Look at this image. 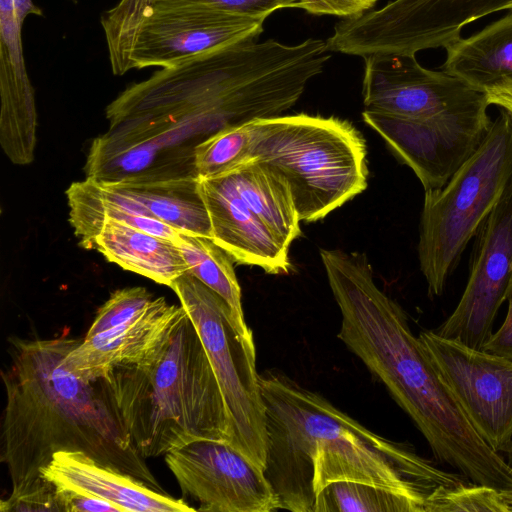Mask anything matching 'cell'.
I'll use <instances>...</instances> for the list:
<instances>
[{"mask_svg":"<svg viewBox=\"0 0 512 512\" xmlns=\"http://www.w3.org/2000/svg\"><path fill=\"white\" fill-rule=\"evenodd\" d=\"M184 313L180 305L158 297L139 315L109 330L83 338L65 357V365L84 379L97 381L112 369L143 362L164 342Z\"/></svg>","mask_w":512,"mask_h":512,"instance_id":"cell-17","label":"cell"},{"mask_svg":"<svg viewBox=\"0 0 512 512\" xmlns=\"http://www.w3.org/2000/svg\"><path fill=\"white\" fill-rule=\"evenodd\" d=\"M82 339H11L1 372L6 405L0 460L12 489L2 511H57L54 487L41 471L59 451H79L163 491L134 446L100 379L74 374L64 359Z\"/></svg>","mask_w":512,"mask_h":512,"instance_id":"cell-2","label":"cell"},{"mask_svg":"<svg viewBox=\"0 0 512 512\" xmlns=\"http://www.w3.org/2000/svg\"><path fill=\"white\" fill-rule=\"evenodd\" d=\"M174 243L187 264L188 271L220 295L230 306L241 334L253 340L241 302V289L232 257L211 238L179 232Z\"/></svg>","mask_w":512,"mask_h":512,"instance_id":"cell-25","label":"cell"},{"mask_svg":"<svg viewBox=\"0 0 512 512\" xmlns=\"http://www.w3.org/2000/svg\"><path fill=\"white\" fill-rule=\"evenodd\" d=\"M164 457L183 496L199 504L197 511L280 509L264 470L226 441H194L167 452Z\"/></svg>","mask_w":512,"mask_h":512,"instance_id":"cell-13","label":"cell"},{"mask_svg":"<svg viewBox=\"0 0 512 512\" xmlns=\"http://www.w3.org/2000/svg\"><path fill=\"white\" fill-rule=\"evenodd\" d=\"M0 143L8 158L18 165L33 161L37 113L22 50L21 36L0 40Z\"/></svg>","mask_w":512,"mask_h":512,"instance_id":"cell-20","label":"cell"},{"mask_svg":"<svg viewBox=\"0 0 512 512\" xmlns=\"http://www.w3.org/2000/svg\"><path fill=\"white\" fill-rule=\"evenodd\" d=\"M253 123L250 157L286 179L301 221H318L366 189L365 140L348 121L301 113Z\"/></svg>","mask_w":512,"mask_h":512,"instance_id":"cell-6","label":"cell"},{"mask_svg":"<svg viewBox=\"0 0 512 512\" xmlns=\"http://www.w3.org/2000/svg\"><path fill=\"white\" fill-rule=\"evenodd\" d=\"M469 279L451 315L434 331L482 349L512 282V184L476 233Z\"/></svg>","mask_w":512,"mask_h":512,"instance_id":"cell-14","label":"cell"},{"mask_svg":"<svg viewBox=\"0 0 512 512\" xmlns=\"http://www.w3.org/2000/svg\"><path fill=\"white\" fill-rule=\"evenodd\" d=\"M100 381L145 459L198 440L230 441L219 382L185 310L146 360L116 367Z\"/></svg>","mask_w":512,"mask_h":512,"instance_id":"cell-5","label":"cell"},{"mask_svg":"<svg viewBox=\"0 0 512 512\" xmlns=\"http://www.w3.org/2000/svg\"><path fill=\"white\" fill-rule=\"evenodd\" d=\"M411 53H377L364 57L365 109L423 118L455 110L486 94L445 72L423 67Z\"/></svg>","mask_w":512,"mask_h":512,"instance_id":"cell-15","label":"cell"},{"mask_svg":"<svg viewBox=\"0 0 512 512\" xmlns=\"http://www.w3.org/2000/svg\"><path fill=\"white\" fill-rule=\"evenodd\" d=\"M325 44L252 40L182 57L123 90L106 108L107 132L155 150L166 179L198 178L196 146L291 108L330 59Z\"/></svg>","mask_w":512,"mask_h":512,"instance_id":"cell-1","label":"cell"},{"mask_svg":"<svg viewBox=\"0 0 512 512\" xmlns=\"http://www.w3.org/2000/svg\"><path fill=\"white\" fill-rule=\"evenodd\" d=\"M512 0H393L378 10L337 23L334 40L344 54L411 53L446 48L469 24L500 11Z\"/></svg>","mask_w":512,"mask_h":512,"instance_id":"cell-10","label":"cell"},{"mask_svg":"<svg viewBox=\"0 0 512 512\" xmlns=\"http://www.w3.org/2000/svg\"><path fill=\"white\" fill-rule=\"evenodd\" d=\"M253 121L225 128L196 146L194 165L198 178L227 174L250 157Z\"/></svg>","mask_w":512,"mask_h":512,"instance_id":"cell-27","label":"cell"},{"mask_svg":"<svg viewBox=\"0 0 512 512\" xmlns=\"http://www.w3.org/2000/svg\"><path fill=\"white\" fill-rule=\"evenodd\" d=\"M69 222L79 238V245L92 250L96 236L108 220H116L143 232L175 241L180 231L149 216L126 213L101 198L96 183L91 178L74 182L66 191Z\"/></svg>","mask_w":512,"mask_h":512,"instance_id":"cell-24","label":"cell"},{"mask_svg":"<svg viewBox=\"0 0 512 512\" xmlns=\"http://www.w3.org/2000/svg\"><path fill=\"white\" fill-rule=\"evenodd\" d=\"M341 313L338 338L388 389L441 462L470 454L481 437L441 380L403 308L374 282L365 254L320 251Z\"/></svg>","mask_w":512,"mask_h":512,"instance_id":"cell-4","label":"cell"},{"mask_svg":"<svg viewBox=\"0 0 512 512\" xmlns=\"http://www.w3.org/2000/svg\"><path fill=\"white\" fill-rule=\"evenodd\" d=\"M217 7L242 15L266 19L273 12L286 8H300V0H175Z\"/></svg>","mask_w":512,"mask_h":512,"instance_id":"cell-30","label":"cell"},{"mask_svg":"<svg viewBox=\"0 0 512 512\" xmlns=\"http://www.w3.org/2000/svg\"><path fill=\"white\" fill-rule=\"evenodd\" d=\"M302 9L313 15L353 18L369 11L377 0H300Z\"/></svg>","mask_w":512,"mask_h":512,"instance_id":"cell-32","label":"cell"},{"mask_svg":"<svg viewBox=\"0 0 512 512\" xmlns=\"http://www.w3.org/2000/svg\"><path fill=\"white\" fill-rule=\"evenodd\" d=\"M69 1L74 2V3H76V2H77V0H69Z\"/></svg>","mask_w":512,"mask_h":512,"instance_id":"cell-36","label":"cell"},{"mask_svg":"<svg viewBox=\"0 0 512 512\" xmlns=\"http://www.w3.org/2000/svg\"><path fill=\"white\" fill-rule=\"evenodd\" d=\"M92 250L109 262L170 287L188 270L177 245L126 223L108 220L96 236Z\"/></svg>","mask_w":512,"mask_h":512,"instance_id":"cell-22","label":"cell"},{"mask_svg":"<svg viewBox=\"0 0 512 512\" xmlns=\"http://www.w3.org/2000/svg\"><path fill=\"white\" fill-rule=\"evenodd\" d=\"M314 512H424L414 500L361 482L336 481L317 495Z\"/></svg>","mask_w":512,"mask_h":512,"instance_id":"cell-26","label":"cell"},{"mask_svg":"<svg viewBox=\"0 0 512 512\" xmlns=\"http://www.w3.org/2000/svg\"><path fill=\"white\" fill-rule=\"evenodd\" d=\"M53 487L59 512H122L117 505L90 493L60 485Z\"/></svg>","mask_w":512,"mask_h":512,"instance_id":"cell-31","label":"cell"},{"mask_svg":"<svg viewBox=\"0 0 512 512\" xmlns=\"http://www.w3.org/2000/svg\"><path fill=\"white\" fill-rule=\"evenodd\" d=\"M265 19L175 0H120L101 16L112 73L164 67L214 47L256 40Z\"/></svg>","mask_w":512,"mask_h":512,"instance_id":"cell-8","label":"cell"},{"mask_svg":"<svg viewBox=\"0 0 512 512\" xmlns=\"http://www.w3.org/2000/svg\"><path fill=\"white\" fill-rule=\"evenodd\" d=\"M53 485L70 487L101 497L122 512L197 511L183 499L171 497L126 473L105 466L79 451L56 452L41 471Z\"/></svg>","mask_w":512,"mask_h":512,"instance_id":"cell-18","label":"cell"},{"mask_svg":"<svg viewBox=\"0 0 512 512\" xmlns=\"http://www.w3.org/2000/svg\"><path fill=\"white\" fill-rule=\"evenodd\" d=\"M506 300L508 301L506 318L482 349L512 360V282Z\"/></svg>","mask_w":512,"mask_h":512,"instance_id":"cell-33","label":"cell"},{"mask_svg":"<svg viewBox=\"0 0 512 512\" xmlns=\"http://www.w3.org/2000/svg\"><path fill=\"white\" fill-rule=\"evenodd\" d=\"M510 12H512V10Z\"/></svg>","mask_w":512,"mask_h":512,"instance_id":"cell-37","label":"cell"},{"mask_svg":"<svg viewBox=\"0 0 512 512\" xmlns=\"http://www.w3.org/2000/svg\"><path fill=\"white\" fill-rule=\"evenodd\" d=\"M96 182L104 200L117 209L158 219L182 233L212 236L198 178Z\"/></svg>","mask_w":512,"mask_h":512,"instance_id":"cell-19","label":"cell"},{"mask_svg":"<svg viewBox=\"0 0 512 512\" xmlns=\"http://www.w3.org/2000/svg\"><path fill=\"white\" fill-rule=\"evenodd\" d=\"M490 105H496L512 119V82L504 81L485 91Z\"/></svg>","mask_w":512,"mask_h":512,"instance_id":"cell-34","label":"cell"},{"mask_svg":"<svg viewBox=\"0 0 512 512\" xmlns=\"http://www.w3.org/2000/svg\"><path fill=\"white\" fill-rule=\"evenodd\" d=\"M508 465L512 468V451L505 456Z\"/></svg>","mask_w":512,"mask_h":512,"instance_id":"cell-35","label":"cell"},{"mask_svg":"<svg viewBox=\"0 0 512 512\" xmlns=\"http://www.w3.org/2000/svg\"><path fill=\"white\" fill-rule=\"evenodd\" d=\"M212 236L238 264L258 266L268 274H287L288 248L256 216L240 196L229 173L198 178Z\"/></svg>","mask_w":512,"mask_h":512,"instance_id":"cell-16","label":"cell"},{"mask_svg":"<svg viewBox=\"0 0 512 512\" xmlns=\"http://www.w3.org/2000/svg\"><path fill=\"white\" fill-rule=\"evenodd\" d=\"M170 288L196 326L219 382L229 417V444L264 470L266 416L254 340L241 334L228 303L188 270Z\"/></svg>","mask_w":512,"mask_h":512,"instance_id":"cell-9","label":"cell"},{"mask_svg":"<svg viewBox=\"0 0 512 512\" xmlns=\"http://www.w3.org/2000/svg\"><path fill=\"white\" fill-rule=\"evenodd\" d=\"M511 184L512 119L501 110L447 183L425 190L418 257L431 298L443 293L462 252Z\"/></svg>","mask_w":512,"mask_h":512,"instance_id":"cell-7","label":"cell"},{"mask_svg":"<svg viewBox=\"0 0 512 512\" xmlns=\"http://www.w3.org/2000/svg\"><path fill=\"white\" fill-rule=\"evenodd\" d=\"M420 343L475 430L497 453L512 451V360L423 330Z\"/></svg>","mask_w":512,"mask_h":512,"instance_id":"cell-12","label":"cell"},{"mask_svg":"<svg viewBox=\"0 0 512 512\" xmlns=\"http://www.w3.org/2000/svg\"><path fill=\"white\" fill-rule=\"evenodd\" d=\"M228 173L248 207L289 249L301 233V220L286 179L256 157H249Z\"/></svg>","mask_w":512,"mask_h":512,"instance_id":"cell-23","label":"cell"},{"mask_svg":"<svg viewBox=\"0 0 512 512\" xmlns=\"http://www.w3.org/2000/svg\"><path fill=\"white\" fill-rule=\"evenodd\" d=\"M259 383L266 416L264 474L280 509L314 512L323 488L352 481L404 495L426 512L437 487L465 479L410 445L377 435L285 374L265 371Z\"/></svg>","mask_w":512,"mask_h":512,"instance_id":"cell-3","label":"cell"},{"mask_svg":"<svg viewBox=\"0 0 512 512\" xmlns=\"http://www.w3.org/2000/svg\"><path fill=\"white\" fill-rule=\"evenodd\" d=\"M426 512H510L501 490L462 480L437 487L427 500Z\"/></svg>","mask_w":512,"mask_h":512,"instance_id":"cell-28","label":"cell"},{"mask_svg":"<svg viewBox=\"0 0 512 512\" xmlns=\"http://www.w3.org/2000/svg\"><path fill=\"white\" fill-rule=\"evenodd\" d=\"M154 300L144 287H128L114 291L98 309L85 338L95 336L142 313Z\"/></svg>","mask_w":512,"mask_h":512,"instance_id":"cell-29","label":"cell"},{"mask_svg":"<svg viewBox=\"0 0 512 512\" xmlns=\"http://www.w3.org/2000/svg\"><path fill=\"white\" fill-rule=\"evenodd\" d=\"M489 106L486 97L431 117L409 118L367 109L362 117L428 190L444 186L480 146L492 124Z\"/></svg>","mask_w":512,"mask_h":512,"instance_id":"cell-11","label":"cell"},{"mask_svg":"<svg viewBox=\"0 0 512 512\" xmlns=\"http://www.w3.org/2000/svg\"><path fill=\"white\" fill-rule=\"evenodd\" d=\"M441 70L485 93L512 82V12L445 48Z\"/></svg>","mask_w":512,"mask_h":512,"instance_id":"cell-21","label":"cell"}]
</instances>
